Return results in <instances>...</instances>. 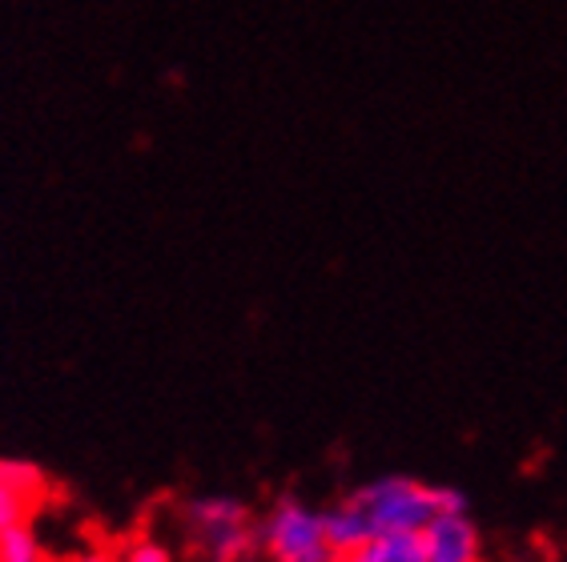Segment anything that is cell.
Wrapping results in <instances>:
<instances>
[{"mask_svg": "<svg viewBox=\"0 0 567 562\" xmlns=\"http://www.w3.org/2000/svg\"><path fill=\"white\" fill-rule=\"evenodd\" d=\"M258 554L266 562H339L330 542L327 510L282 495L258 514Z\"/></svg>", "mask_w": 567, "mask_h": 562, "instance_id": "3", "label": "cell"}, {"mask_svg": "<svg viewBox=\"0 0 567 562\" xmlns=\"http://www.w3.org/2000/svg\"><path fill=\"white\" fill-rule=\"evenodd\" d=\"M0 562H53V559L44 551L41 534L24 522V527H12L9 534H0Z\"/></svg>", "mask_w": 567, "mask_h": 562, "instance_id": "7", "label": "cell"}, {"mask_svg": "<svg viewBox=\"0 0 567 562\" xmlns=\"http://www.w3.org/2000/svg\"><path fill=\"white\" fill-rule=\"evenodd\" d=\"M177 530L194 562H250L258 551V514L234 495L186 498Z\"/></svg>", "mask_w": 567, "mask_h": 562, "instance_id": "2", "label": "cell"}, {"mask_svg": "<svg viewBox=\"0 0 567 562\" xmlns=\"http://www.w3.org/2000/svg\"><path fill=\"white\" fill-rule=\"evenodd\" d=\"M44 495H49V478L41 466L24 458H0V534L33 519Z\"/></svg>", "mask_w": 567, "mask_h": 562, "instance_id": "5", "label": "cell"}, {"mask_svg": "<svg viewBox=\"0 0 567 562\" xmlns=\"http://www.w3.org/2000/svg\"><path fill=\"white\" fill-rule=\"evenodd\" d=\"M65 562H117V551L101 547V542H89V547H81V551L69 554Z\"/></svg>", "mask_w": 567, "mask_h": 562, "instance_id": "9", "label": "cell"}, {"mask_svg": "<svg viewBox=\"0 0 567 562\" xmlns=\"http://www.w3.org/2000/svg\"><path fill=\"white\" fill-rule=\"evenodd\" d=\"M463 507H467V498L455 487L426 482L415 475H379L371 482H359L350 495L322 510H327L334 551L347 554L379 539H419L435 514Z\"/></svg>", "mask_w": 567, "mask_h": 562, "instance_id": "1", "label": "cell"}, {"mask_svg": "<svg viewBox=\"0 0 567 562\" xmlns=\"http://www.w3.org/2000/svg\"><path fill=\"white\" fill-rule=\"evenodd\" d=\"M544 562H567V554H564V559H544Z\"/></svg>", "mask_w": 567, "mask_h": 562, "instance_id": "10", "label": "cell"}, {"mask_svg": "<svg viewBox=\"0 0 567 562\" xmlns=\"http://www.w3.org/2000/svg\"><path fill=\"white\" fill-rule=\"evenodd\" d=\"M339 562H423V551H419V539H379L339 554Z\"/></svg>", "mask_w": 567, "mask_h": 562, "instance_id": "6", "label": "cell"}, {"mask_svg": "<svg viewBox=\"0 0 567 562\" xmlns=\"http://www.w3.org/2000/svg\"><path fill=\"white\" fill-rule=\"evenodd\" d=\"M423 562H487V542L471 510H443L419 534Z\"/></svg>", "mask_w": 567, "mask_h": 562, "instance_id": "4", "label": "cell"}, {"mask_svg": "<svg viewBox=\"0 0 567 562\" xmlns=\"http://www.w3.org/2000/svg\"><path fill=\"white\" fill-rule=\"evenodd\" d=\"M117 562H174V547L157 534H133L117 547Z\"/></svg>", "mask_w": 567, "mask_h": 562, "instance_id": "8", "label": "cell"}]
</instances>
